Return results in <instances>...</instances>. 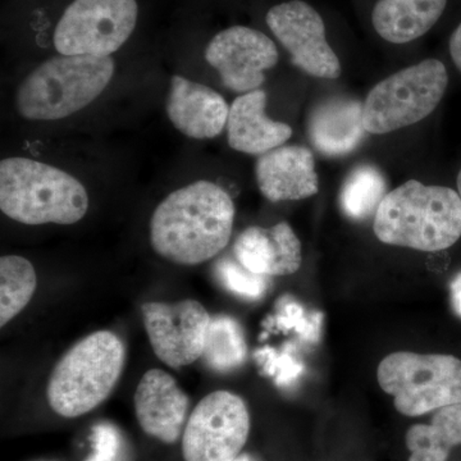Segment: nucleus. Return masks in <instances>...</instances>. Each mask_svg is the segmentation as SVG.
<instances>
[{
    "label": "nucleus",
    "instance_id": "5701e85b",
    "mask_svg": "<svg viewBox=\"0 0 461 461\" xmlns=\"http://www.w3.org/2000/svg\"><path fill=\"white\" fill-rule=\"evenodd\" d=\"M386 191V180L375 167H357L346 178L339 194L342 211L351 220H368L377 213Z\"/></svg>",
    "mask_w": 461,
    "mask_h": 461
},
{
    "label": "nucleus",
    "instance_id": "f3484780",
    "mask_svg": "<svg viewBox=\"0 0 461 461\" xmlns=\"http://www.w3.org/2000/svg\"><path fill=\"white\" fill-rule=\"evenodd\" d=\"M267 94L254 90L233 100L227 121V140L230 148L250 156H263L282 147L293 136L288 124L266 114Z\"/></svg>",
    "mask_w": 461,
    "mask_h": 461
},
{
    "label": "nucleus",
    "instance_id": "a211bd4d",
    "mask_svg": "<svg viewBox=\"0 0 461 461\" xmlns=\"http://www.w3.org/2000/svg\"><path fill=\"white\" fill-rule=\"evenodd\" d=\"M364 103L359 100L332 98L324 100L309 118V138L320 153L342 157L359 147L366 136Z\"/></svg>",
    "mask_w": 461,
    "mask_h": 461
},
{
    "label": "nucleus",
    "instance_id": "f8f14e48",
    "mask_svg": "<svg viewBox=\"0 0 461 461\" xmlns=\"http://www.w3.org/2000/svg\"><path fill=\"white\" fill-rule=\"evenodd\" d=\"M278 50L271 38L247 26H232L209 41L205 59L227 89L247 94L266 81V71L278 62Z\"/></svg>",
    "mask_w": 461,
    "mask_h": 461
},
{
    "label": "nucleus",
    "instance_id": "9d476101",
    "mask_svg": "<svg viewBox=\"0 0 461 461\" xmlns=\"http://www.w3.org/2000/svg\"><path fill=\"white\" fill-rule=\"evenodd\" d=\"M266 23L297 68L327 80L341 76V63L327 41L323 18L311 5L303 0L281 3L269 9Z\"/></svg>",
    "mask_w": 461,
    "mask_h": 461
},
{
    "label": "nucleus",
    "instance_id": "39448f33",
    "mask_svg": "<svg viewBox=\"0 0 461 461\" xmlns=\"http://www.w3.org/2000/svg\"><path fill=\"white\" fill-rule=\"evenodd\" d=\"M126 362L123 342L111 330H98L78 341L58 362L47 388L57 414L77 418L108 399Z\"/></svg>",
    "mask_w": 461,
    "mask_h": 461
},
{
    "label": "nucleus",
    "instance_id": "423d86ee",
    "mask_svg": "<svg viewBox=\"0 0 461 461\" xmlns=\"http://www.w3.org/2000/svg\"><path fill=\"white\" fill-rule=\"evenodd\" d=\"M379 386L393 396L396 411L420 417L461 403V360L453 355L399 351L378 366Z\"/></svg>",
    "mask_w": 461,
    "mask_h": 461
},
{
    "label": "nucleus",
    "instance_id": "aec40b11",
    "mask_svg": "<svg viewBox=\"0 0 461 461\" xmlns=\"http://www.w3.org/2000/svg\"><path fill=\"white\" fill-rule=\"evenodd\" d=\"M405 441L411 453L408 461H447L461 445V403L436 411L430 424L411 427Z\"/></svg>",
    "mask_w": 461,
    "mask_h": 461
},
{
    "label": "nucleus",
    "instance_id": "0eeeda50",
    "mask_svg": "<svg viewBox=\"0 0 461 461\" xmlns=\"http://www.w3.org/2000/svg\"><path fill=\"white\" fill-rule=\"evenodd\" d=\"M444 63L426 59L403 68L375 85L364 102L366 132L384 135L429 117L447 89Z\"/></svg>",
    "mask_w": 461,
    "mask_h": 461
},
{
    "label": "nucleus",
    "instance_id": "9b49d317",
    "mask_svg": "<svg viewBox=\"0 0 461 461\" xmlns=\"http://www.w3.org/2000/svg\"><path fill=\"white\" fill-rule=\"evenodd\" d=\"M141 313L151 348L166 366L178 369L202 359L212 317L199 302L145 303Z\"/></svg>",
    "mask_w": 461,
    "mask_h": 461
},
{
    "label": "nucleus",
    "instance_id": "412c9836",
    "mask_svg": "<svg viewBox=\"0 0 461 461\" xmlns=\"http://www.w3.org/2000/svg\"><path fill=\"white\" fill-rule=\"evenodd\" d=\"M248 345L239 321L229 315L212 317L203 362L215 372L235 371L247 360Z\"/></svg>",
    "mask_w": 461,
    "mask_h": 461
},
{
    "label": "nucleus",
    "instance_id": "bb28decb",
    "mask_svg": "<svg viewBox=\"0 0 461 461\" xmlns=\"http://www.w3.org/2000/svg\"><path fill=\"white\" fill-rule=\"evenodd\" d=\"M259 360L266 363V371L276 378L280 386L290 384L302 373V366L287 355H276L273 351H260Z\"/></svg>",
    "mask_w": 461,
    "mask_h": 461
},
{
    "label": "nucleus",
    "instance_id": "c756f323",
    "mask_svg": "<svg viewBox=\"0 0 461 461\" xmlns=\"http://www.w3.org/2000/svg\"><path fill=\"white\" fill-rule=\"evenodd\" d=\"M233 461H259L256 456L250 454H240L238 457H236Z\"/></svg>",
    "mask_w": 461,
    "mask_h": 461
},
{
    "label": "nucleus",
    "instance_id": "c85d7f7f",
    "mask_svg": "<svg viewBox=\"0 0 461 461\" xmlns=\"http://www.w3.org/2000/svg\"><path fill=\"white\" fill-rule=\"evenodd\" d=\"M450 54L453 57L455 66L461 72V23L455 30L450 39Z\"/></svg>",
    "mask_w": 461,
    "mask_h": 461
},
{
    "label": "nucleus",
    "instance_id": "2eb2a0df",
    "mask_svg": "<svg viewBox=\"0 0 461 461\" xmlns=\"http://www.w3.org/2000/svg\"><path fill=\"white\" fill-rule=\"evenodd\" d=\"M256 176L260 193L273 203L311 198L320 190L313 154L299 145H282L259 156Z\"/></svg>",
    "mask_w": 461,
    "mask_h": 461
},
{
    "label": "nucleus",
    "instance_id": "4468645a",
    "mask_svg": "<svg viewBox=\"0 0 461 461\" xmlns=\"http://www.w3.org/2000/svg\"><path fill=\"white\" fill-rule=\"evenodd\" d=\"M166 112L177 131L196 140L213 139L223 131L230 107L220 93L184 76H172Z\"/></svg>",
    "mask_w": 461,
    "mask_h": 461
},
{
    "label": "nucleus",
    "instance_id": "ddd939ff",
    "mask_svg": "<svg viewBox=\"0 0 461 461\" xmlns=\"http://www.w3.org/2000/svg\"><path fill=\"white\" fill-rule=\"evenodd\" d=\"M135 412L147 435L176 444L186 427L190 400L176 379L162 369H150L142 375L135 393Z\"/></svg>",
    "mask_w": 461,
    "mask_h": 461
},
{
    "label": "nucleus",
    "instance_id": "7ed1b4c3",
    "mask_svg": "<svg viewBox=\"0 0 461 461\" xmlns=\"http://www.w3.org/2000/svg\"><path fill=\"white\" fill-rule=\"evenodd\" d=\"M0 209L29 226H66L86 215L89 195L68 172L30 158H7L0 162Z\"/></svg>",
    "mask_w": 461,
    "mask_h": 461
},
{
    "label": "nucleus",
    "instance_id": "b1692460",
    "mask_svg": "<svg viewBox=\"0 0 461 461\" xmlns=\"http://www.w3.org/2000/svg\"><path fill=\"white\" fill-rule=\"evenodd\" d=\"M215 275L224 288L244 299L259 300L268 291L269 277L249 271L236 258L218 260Z\"/></svg>",
    "mask_w": 461,
    "mask_h": 461
},
{
    "label": "nucleus",
    "instance_id": "1a4fd4ad",
    "mask_svg": "<svg viewBox=\"0 0 461 461\" xmlns=\"http://www.w3.org/2000/svg\"><path fill=\"white\" fill-rule=\"evenodd\" d=\"M250 432V414L241 397L215 391L200 400L182 435L185 461H233Z\"/></svg>",
    "mask_w": 461,
    "mask_h": 461
},
{
    "label": "nucleus",
    "instance_id": "f257e3e1",
    "mask_svg": "<svg viewBox=\"0 0 461 461\" xmlns=\"http://www.w3.org/2000/svg\"><path fill=\"white\" fill-rule=\"evenodd\" d=\"M235 205L211 181H196L173 191L150 220L151 247L158 256L182 266L212 259L229 245Z\"/></svg>",
    "mask_w": 461,
    "mask_h": 461
},
{
    "label": "nucleus",
    "instance_id": "20e7f679",
    "mask_svg": "<svg viewBox=\"0 0 461 461\" xmlns=\"http://www.w3.org/2000/svg\"><path fill=\"white\" fill-rule=\"evenodd\" d=\"M114 69L112 57H51L18 86L14 107L25 120H63L98 99Z\"/></svg>",
    "mask_w": 461,
    "mask_h": 461
},
{
    "label": "nucleus",
    "instance_id": "f03ea898",
    "mask_svg": "<svg viewBox=\"0 0 461 461\" xmlns=\"http://www.w3.org/2000/svg\"><path fill=\"white\" fill-rule=\"evenodd\" d=\"M375 236L384 244L439 251L461 236V200L456 191L411 180L388 193L375 217Z\"/></svg>",
    "mask_w": 461,
    "mask_h": 461
},
{
    "label": "nucleus",
    "instance_id": "6ab92c4d",
    "mask_svg": "<svg viewBox=\"0 0 461 461\" xmlns=\"http://www.w3.org/2000/svg\"><path fill=\"white\" fill-rule=\"evenodd\" d=\"M447 0H378L372 23L384 41L406 44L421 38L444 14Z\"/></svg>",
    "mask_w": 461,
    "mask_h": 461
},
{
    "label": "nucleus",
    "instance_id": "6e6552de",
    "mask_svg": "<svg viewBox=\"0 0 461 461\" xmlns=\"http://www.w3.org/2000/svg\"><path fill=\"white\" fill-rule=\"evenodd\" d=\"M139 18L136 0H74L54 30L63 56L111 57L131 38Z\"/></svg>",
    "mask_w": 461,
    "mask_h": 461
},
{
    "label": "nucleus",
    "instance_id": "cd10ccee",
    "mask_svg": "<svg viewBox=\"0 0 461 461\" xmlns=\"http://www.w3.org/2000/svg\"><path fill=\"white\" fill-rule=\"evenodd\" d=\"M451 305L457 317L461 318V272L455 276L450 285Z\"/></svg>",
    "mask_w": 461,
    "mask_h": 461
},
{
    "label": "nucleus",
    "instance_id": "4be33fe9",
    "mask_svg": "<svg viewBox=\"0 0 461 461\" xmlns=\"http://www.w3.org/2000/svg\"><path fill=\"white\" fill-rule=\"evenodd\" d=\"M38 277L26 258L5 256L0 259V326L5 327L29 304Z\"/></svg>",
    "mask_w": 461,
    "mask_h": 461
},
{
    "label": "nucleus",
    "instance_id": "a878e982",
    "mask_svg": "<svg viewBox=\"0 0 461 461\" xmlns=\"http://www.w3.org/2000/svg\"><path fill=\"white\" fill-rule=\"evenodd\" d=\"M94 455L89 461H117L121 451L120 432L112 424L102 423L94 429Z\"/></svg>",
    "mask_w": 461,
    "mask_h": 461
},
{
    "label": "nucleus",
    "instance_id": "393cba45",
    "mask_svg": "<svg viewBox=\"0 0 461 461\" xmlns=\"http://www.w3.org/2000/svg\"><path fill=\"white\" fill-rule=\"evenodd\" d=\"M321 315L306 314L305 309L294 300H282L277 315L278 326L286 330H295L297 335L306 341L314 342L320 338Z\"/></svg>",
    "mask_w": 461,
    "mask_h": 461
},
{
    "label": "nucleus",
    "instance_id": "7c9ffc66",
    "mask_svg": "<svg viewBox=\"0 0 461 461\" xmlns=\"http://www.w3.org/2000/svg\"><path fill=\"white\" fill-rule=\"evenodd\" d=\"M457 190H459V196H460V200H461V169H460V172H459V175H457Z\"/></svg>",
    "mask_w": 461,
    "mask_h": 461
},
{
    "label": "nucleus",
    "instance_id": "dca6fc26",
    "mask_svg": "<svg viewBox=\"0 0 461 461\" xmlns=\"http://www.w3.org/2000/svg\"><path fill=\"white\" fill-rule=\"evenodd\" d=\"M233 254L249 271L266 277L294 275L303 260L302 242L286 222L249 227L236 239Z\"/></svg>",
    "mask_w": 461,
    "mask_h": 461
}]
</instances>
